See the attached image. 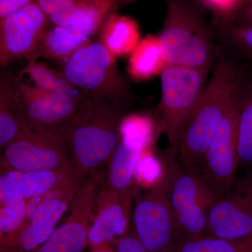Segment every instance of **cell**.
Instances as JSON below:
<instances>
[{"mask_svg": "<svg viewBox=\"0 0 252 252\" xmlns=\"http://www.w3.org/2000/svg\"><path fill=\"white\" fill-rule=\"evenodd\" d=\"M121 109L85 95L64 131L73 175L79 185L108 165L120 142Z\"/></svg>", "mask_w": 252, "mask_h": 252, "instance_id": "obj_1", "label": "cell"}, {"mask_svg": "<svg viewBox=\"0 0 252 252\" xmlns=\"http://www.w3.org/2000/svg\"><path fill=\"white\" fill-rule=\"evenodd\" d=\"M243 75L241 67L232 61L217 64L184 132L177 154L180 164L201 172L207 150L236 97Z\"/></svg>", "mask_w": 252, "mask_h": 252, "instance_id": "obj_2", "label": "cell"}, {"mask_svg": "<svg viewBox=\"0 0 252 252\" xmlns=\"http://www.w3.org/2000/svg\"><path fill=\"white\" fill-rule=\"evenodd\" d=\"M169 65L210 69L214 58L213 36L200 11L187 0H171L158 36Z\"/></svg>", "mask_w": 252, "mask_h": 252, "instance_id": "obj_3", "label": "cell"}, {"mask_svg": "<svg viewBox=\"0 0 252 252\" xmlns=\"http://www.w3.org/2000/svg\"><path fill=\"white\" fill-rule=\"evenodd\" d=\"M210 70L168 65L160 74L162 94L158 112L172 159L177 157L186 127L206 87Z\"/></svg>", "mask_w": 252, "mask_h": 252, "instance_id": "obj_4", "label": "cell"}, {"mask_svg": "<svg viewBox=\"0 0 252 252\" xmlns=\"http://www.w3.org/2000/svg\"><path fill=\"white\" fill-rule=\"evenodd\" d=\"M115 62L99 41H90L67 59L63 74L85 95L122 108L130 91Z\"/></svg>", "mask_w": 252, "mask_h": 252, "instance_id": "obj_5", "label": "cell"}, {"mask_svg": "<svg viewBox=\"0 0 252 252\" xmlns=\"http://www.w3.org/2000/svg\"><path fill=\"white\" fill-rule=\"evenodd\" d=\"M169 177V202L176 228L182 241L202 238L206 233L212 207L220 197L200 172L179 162Z\"/></svg>", "mask_w": 252, "mask_h": 252, "instance_id": "obj_6", "label": "cell"}, {"mask_svg": "<svg viewBox=\"0 0 252 252\" xmlns=\"http://www.w3.org/2000/svg\"><path fill=\"white\" fill-rule=\"evenodd\" d=\"M169 177L143 193L135 192L132 227L147 252H175L183 243L169 202Z\"/></svg>", "mask_w": 252, "mask_h": 252, "instance_id": "obj_7", "label": "cell"}, {"mask_svg": "<svg viewBox=\"0 0 252 252\" xmlns=\"http://www.w3.org/2000/svg\"><path fill=\"white\" fill-rule=\"evenodd\" d=\"M85 94H56L14 81V97L29 130L64 132Z\"/></svg>", "mask_w": 252, "mask_h": 252, "instance_id": "obj_8", "label": "cell"}, {"mask_svg": "<svg viewBox=\"0 0 252 252\" xmlns=\"http://www.w3.org/2000/svg\"><path fill=\"white\" fill-rule=\"evenodd\" d=\"M64 133L28 130L2 151L1 172H72Z\"/></svg>", "mask_w": 252, "mask_h": 252, "instance_id": "obj_9", "label": "cell"}, {"mask_svg": "<svg viewBox=\"0 0 252 252\" xmlns=\"http://www.w3.org/2000/svg\"><path fill=\"white\" fill-rule=\"evenodd\" d=\"M104 180L99 171L77 189L70 204V214L49 238L32 252H82L88 246L94 205Z\"/></svg>", "mask_w": 252, "mask_h": 252, "instance_id": "obj_10", "label": "cell"}, {"mask_svg": "<svg viewBox=\"0 0 252 252\" xmlns=\"http://www.w3.org/2000/svg\"><path fill=\"white\" fill-rule=\"evenodd\" d=\"M154 124L149 117L130 115L123 117L120 142L109 160L104 185L117 190L133 189L136 167L142 153L154 140Z\"/></svg>", "mask_w": 252, "mask_h": 252, "instance_id": "obj_11", "label": "cell"}, {"mask_svg": "<svg viewBox=\"0 0 252 252\" xmlns=\"http://www.w3.org/2000/svg\"><path fill=\"white\" fill-rule=\"evenodd\" d=\"M134 189L117 190L102 182L94 205L88 246L92 250L113 247L132 226Z\"/></svg>", "mask_w": 252, "mask_h": 252, "instance_id": "obj_12", "label": "cell"}, {"mask_svg": "<svg viewBox=\"0 0 252 252\" xmlns=\"http://www.w3.org/2000/svg\"><path fill=\"white\" fill-rule=\"evenodd\" d=\"M205 235L228 240L252 237V174L234 180L217 200L210 210Z\"/></svg>", "mask_w": 252, "mask_h": 252, "instance_id": "obj_13", "label": "cell"}, {"mask_svg": "<svg viewBox=\"0 0 252 252\" xmlns=\"http://www.w3.org/2000/svg\"><path fill=\"white\" fill-rule=\"evenodd\" d=\"M235 98L207 150L200 172L203 180L220 198L233 185L239 165Z\"/></svg>", "mask_w": 252, "mask_h": 252, "instance_id": "obj_14", "label": "cell"}, {"mask_svg": "<svg viewBox=\"0 0 252 252\" xmlns=\"http://www.w3.org/2000/svg\"><path fill=\"white\" fill-rule=\"evenodd\" d=\"M49 18L36 3L25 6L0 20V63L30 56L48 30Z\"/></svg>", "mask_w": 252, "mask_h": 252, "instance_id": "obj_15", "label": "cell"}, {"mask_svg": "<svg viewBox=\"0 0 252 252\" xmlns=\"http://www.w3.org/2000/svg\"><path fill=\"white\" fill-rule=\"evenodd\" d=\"M79 187L77 182L73 183L59 195L43 202L14 243L0 252H32L40 246L56 229Z\"/></svg>", "mask_w": 252, "mask_h": 252, "instance_id": "obj_16", "label": "cell"}, {"mask_svg": "<svg viewBox=\"0 0 252 252\" xmlns=\"http://www.w3.org/2000/svg\"><path fill=\"white\" fill-rule=\"evenodd\" d=\"M73 176L72 172H1L0 202L14 197L31 200L58 187Z\"/></svg>", "mask_w": 252, "mask_h": 252, "instance_id": "obj_17", "label": "cell"}, {"mask_svg": "<svg viewBox=\"0 0 252 252\" xmlns=\"http://www.w3.org/2000/svg\"><path fill=\"white\" fill-rule=\"evenodd\" d=\"M118 0H77L67 9L49 16L54 26L71 28L93 35L117 4Z\"/></svg>", "mask_w": 252, "mask_h": 252, "instance_id": "obj_18", "label": "cell"}, {"mask_svg": "<svg viewBox=\"0 0 252 252\" xmlns=\"http://www.w3.org/2000/svg\"><path fill=\"white\" fill-rule=\"evenodd\" d=\"M140 38L138 24L129 16L112 12L101 26L99 42L116 60L130 55Z\"/></svg>", "mask_w": 252, "mask_h": 252, "instance_id": "obj_19", "label": "cell"}, {"mask_svg": "<svg viewBox=\"0 0 252 252\" xmlns=\"http://www.w3.org/2000/svg\"><path fill=\"white\" fill-rule=\"evenodd\" d=\"M90 36L71 28L54 26L48 28L35 51L28 57L51 59H69L75 51L90 42Z\"/></svg>", "mask_w": 252, "mask_h": 252, "instance_id": "obj_20", "label": "cell"}, {"mask_svg": "<svg viewBox=\"0 0 252 252\" xmlns=\"http://www.w3.org/2000/svg\"><path fill=\"white\" fill-rule=\"evenodd\" d=\"M29 130L14 97V80L2 77L0 83V148L9 144Z\"/></svg>", "mask_w": 252, "mask_h": 252, "instance_id": "obj_21", "label": "cell"}, {"mask_svg": "<svg viewBox=\"0 0 252 252\" xmlns=\"http://www.w3.org/2000/svg\"><path fill=\"white\" fill-rule=\"evenodd\" d=\"M130 56L127 71L132 79L136 81L160 76L169 65L162 54L157 36L144 37Z\"/></svg>", "mask_w": 252, "mask_h": 252, "instance_id": "obj_22", "label": "cell"}, {"mask_svg": "<svg viewBox=\"0 0 252 252\" xmlns=\"http://www.w3.org/2000/svg\"><path fill=\"white\" fill-rule=\"evenodd\" d=\"M235 98L239 165L252 164V80Z\"/></svg>", "mask_w": 252, "mask_h": 252, "instance_id": "obj_23", "label": "cell"}, {"mask_svg": "<svg viewBox=\"0 0 252 252\" xmlns=\"http://www.w3.org/2000/svg\"><path fill=\"white\" fill-rule=\"evenodd\" d=\"M21 75H28L34 86L56 94H80L82 91L68 80L63 73L51 69L44 63L31 60L21 72Z\"/></svg>", "mask_w": 252, "mask_h": 252, "instance_id": "obj_24", "label": "cell"}, {"mask_svg": "<svg viewBox=\"0 0 252 252\" xmlns=\"http://www.w3.org/2000/svg\"><path fill=\"white\" fill-rule=\"evenodd\" d=\"M28 200L14 197L0 202V252L11 245L24 224Z\"/></svg>", "mask_w": 252, "mask_h": 252, "instance_id": "obj_25", "label": "cell"}, {"mask_svg": "<svg viewBox=\"0 0 252 252\" xmlns=\"http://www.w3.org/2000/svg\"><path fill=\"white\" fill-rule=\"evenodd\" d=\"M175 252H252V237L240 240H228L205 236L183 242Z\"/></svg>", "mask_w": 252, "mask_h": 252, "instance_id": "obj_26", "label": "cell"}, {"mask_svg": "<svg viewBox=\"0 0 252 252\" xmlns=\"http://www.w3.org/2000/svg\"><path fill=\"white\" fill-rule=\"evenodd\" d=\"M165 176L162 174L160 162L148 149H146L137 163L134 180L140 186L149 189L161 182Z\"/></svg>", "mask_w": 252, "mask_h": 252, "instance_id": "obj_27", "label": "cell"}, {"mask_svg": "<svg viewBox=\"0 0 252 252\" xmlns=\"http://www.w3.org/2000/svg\"><path fill=\"white\" fill-rule=\"evenodd\" d=\"M248 0H200L215 15L220 24H231Z\"/></svg>", "mask_w": 252, "mask_h": 252, "instance_id": "obj_28", "label": "cell"}, {"mask_svg": "<svg viewBox=\"0 0 252 252\" xmlns=\"http://www.w3.org/2000/svg\"><path fill=\"white\" fill-rule=\"evenodd\" d=\"M230 39L242 54L252 59V26H228Z\"/></svg>", "mask_w": 252, "mask_h": 252, "instance_id": "obj_29", "label": "cell"}, {"mask_svg": "<svg viewBox=\"0 0 252 252\" xmlns=\"http://www.w3.org/2000/svg\"><path fill=\"white\" fill-rule=\"evenodd\" d=\"M114 249L116 252H147L136 236L132 226L128 233L118 241Z\"/></svg>", "mask_w": 252, "mask_h": 252, "instance_id": "obj_30", "label": "cell"}, {"mask_svg": "<svg viewBox=\"0 0 252 252\" xmlns=\"http://www.w3.org/2000/svg\"><path fill=\"white\" fill-rule=\"evenodd\" d=\"M77 0H34L39 9L48 16L67 9Z\"/></svg>", "mask_w": 252, "mask_h": 252, "instance_id": "obj_31", "label": "cell"}, {"mask_svg": "<svg viewBox=\"0 0 252 252\" xmlns=\"http://www.w3.org/2000/svg\"><path fill=\"white\" fill-rule=\"evenodd\" d=\"M34 1V0H0V20Z\"/></svg>", "mask_w": 252, "mask_h": 252, "instance_id": "obj_32", "label": "cell"}, {"mask_svg": "<svg viewBox=\"0 0 252 252\" xmlns=\"http://www.w3.org/2000/svg\"><path fill=\"white\" fill-rule=\"evenodd\" d=\"M232 23L238 26H252V0H248Z\"/></svg>", "mask_w": 252, "mask_h": 252, "instance_id": "obj_33", "label": "cell"}, {"mask_svg": "<svg viewBox=\"0 0 252 252\" xmlns=\"http://www.w3.org/2000/svg\"><path fill=\"white\" fill-rule=\"evenodd\" d=\"M91 252H116V251L115 249L113 247H106V248L92 250Z\"/></svg>", "mask_w": 252, "mask_h": 252, "instance_id": "obj_34", "label": "cell"}]
</instances>
